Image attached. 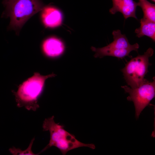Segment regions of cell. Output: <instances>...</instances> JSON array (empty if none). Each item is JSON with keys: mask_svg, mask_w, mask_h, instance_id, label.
<instances>
[{"mask_svg": "<svg viewBox=\"0 0 155 155\" xmlns=\"http://www.w3.org/2000/svg\"><path fill=\"white\" fill-rule=\"evenodd\" d=\"M112 34L113 40L107 46L98 48L91 47L92 51L95 53V57L101 58L109 56L122 59L129 56L130 53L132 51L138 52L140 46L138 44H130L126 35L122 34L120 30H113Z\"/></svg>", "mask_w": 155, "mask_h": 155, "instance_id": "obj_5", "label": "cell"}, {"mask_svg": "<svg viewBox=\"0 0 155 155\" xmlns=\"http://www.w3.org/2000/svg\"><path fill=\"white\" fill-rule=\"evenodd\" d=\"M54 119V117L53 116L45 119L43 121V131H49L50 140L41 152L53 146L57 148L63 155H65L70 150L80 147H86L92 149L95 148L93 144H85L79 141L74 135L65 130L63 125L56 123Z\"/></svg>", "mask_w": 155, "mask_h": 155, "instance_id": "obj_1", "label": "cell"}, {"mask_svg": "<svg viewBox=\"0 0 155 155\" xmlns=\"http://www.w3.org/2000/svg\"><path fill=\"white\" fill-rule=\"evenodd\" d=\"M126 93L129 94L127 99L132 101L135 109V117L136 119L143 110L148 105L155 97V78L153 81L149 82L147 80L141 85L134 88L127 86H121Z\"/></svg>", "mask_w": 155, "mask_h": 155, "instance_id": "obj_6", "label": "cell"}, {"mask_svg": "<svg viewBox=\"0 0 155 155\" xmlns=\"http://www.w3.org/2000/svg\"><path fill=\"white\" fill-rule=\"evenodd\" d=\"M41 11L42 20L46 26L54 28L61 24L62 15L60 11L57 7L52 5H47L44 7Z\"/></svg>", "mask_w": 155, "mask_h": 155, "instance_id": "obj_8", "label": "cell"}, {"mask_svg": "<svg viewBox=\"0 0 155 155\" xmlns=\"http://www.w3.org/2000/svg\"><path fill=\"white\" fill-rule=\"evenodd\" d=\"M140 26L135 30L136 36L140 38L146 36L155 41V22L143 18L140 21Z\"/></svg>", "mask_w": 155, "mask_h": 155, "instance_id": "obj_10", "label": "cell"}, {"mask_svg": "<svg viewBox=\"0 0 155 155\" xmlns=\"http://www.w3.org/2000/svg\"><path fill=\"white\" fill-rule=\"evenodd\" d=\"M151 0L154 2H155V0Z\"/></svg>", "mask_w": 155, "mask_h": 155, "instance_id": "obj_13", "label": "cell"}, {"mask_svg": "<svg viewBox=\"0 0 155 155\" xmlns=\"http://www.w3.org/2000/svg\"><path fill=\"white\" fill-rule=\"evenodd\" d=\"M154 53V49L149 48L143 54L138 55L131 58L121 69L124 78L130 88L137 87L146 80L144 77L148 72V67L151 65L149 62V58Z\"/></svg>", "mask_w": 155, "mask_h": 155, "instance_id": "obj_4", "label": "cell"}, {"mask_svg": "<svg viewBox=\"0 0 155 155\" xmlns=\"http://www.w3.org/2000/svg\"><path fill=\"white\" fill-rule=\"evenodd\" d=\"M33 138L31 141L27 149L24 150H22L20 149L16 148L14 147L10 148L9 150L10 152L13 155H36L33 152L32 150V146L34 140Z\"/></svg>", "mask_w": 155, "mask_h": 155, "instance_id": "obj_12", "label": "cell"}, {"mask_svg": "<svg viewBox=\"0 0 155 155\" xmlns=\"http://www.w3.org/2000/svg\"><path fill=\"white\" fill-rule=\"evenodd\" d=\"M138 3L143 11V18L155 22V4L147 0H139Z\"/></svg>", "mask_w": 155, "mask_h": 155, "instance_id": "obj_11", "label": "cell"}, {"mask_svg": "<svg viewBox=\"0 0 155 155\" xmlns=\"http://www.w3.org/2000/svg\"><path fill=\"white\" fill-rule=\"evenodd\" d=\"M113 7L110 9L109 12L114 15L119 12L123 15L125 19L132 17L136 19V15L137 7L138 6V2L133 0H112Z\"/></svg>", "mask_w": 155, "mask_h": 155, "instance_id": "obj_7", "label": "cell"}, {"mask_svg": "<svg viewBox=\"0 0 155 155\" xmlns=\"http://www.w3.org/2000/svg\"><path fill=\"white\" fill-rule=\"evenodd\" d=\"M64 46L59 39L51 37L45 40L42 44L43 52L47 56L55 57L61 55L64 50Z\"/></svg>", "mask_w": 155, "mask_h": 155, "instance_id": "obj_9", "label": "cell"}, {"mask_svg": "<svg viewBox=\"0 0 155 155\" xmlns=\"http://www.w3.org/2000/svg\"><path fill=\"white\" fill-rule=\"evenodd\" d=\"M3 3L5 14L10 19L9 27L17 34L26 22L44 7L40 0H4Z\"/></svg>", "mask_w": 155, "mask_h": 155, "instance_id": "obj_3", "label": "cell"}, {"mask_svg": "<svg viewBox=\"0 0 155 155\" xmlns=\"http://www.w3.org/2000/svg\"><path fill=\"white\" fill-rule=\"evenodd\" d=\"M55 75L53 73L43 75L36 72L23 82L16 92H13L17 106L24 107L28 110L36 111L39 107L38 99L42 92L45 81Z\"/></svg>", "mask_w": 155, "mask_h": 155, "instance_id": "obj_2", "label": "cell"}]
</instances>
